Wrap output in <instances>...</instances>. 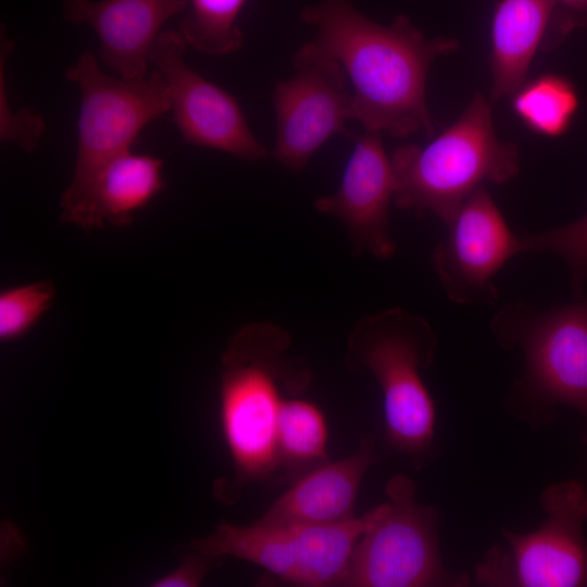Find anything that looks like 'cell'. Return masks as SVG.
Returning <instances> with one entry per match:
<instances>
[{
  "label": "cell",
  "instance_id": "cell-20",
  "mask_svg": "<svg viewBox=\"0 0 587 587\" xmlns=\"http://www.w3.org/2000/svg\"><path fill=\"white\" fill-rule=\"evenodd\" d=\"M177 32L187 47L212 57L239 50L243 34L238 25L247 0H187Z\"/></svg>",
  "mask_w": 587,
  "mask_h": 587
},
{
  "label": "cell",
  "instance_id": "cell-24",
  "mask_svg": "<svg viewBox=\"0 0 587 587\" xmlns=\"http://www.w3.org/2000/svg\"><path fill=\"white\" fill-rule=\"evenodd\" d=\"M224 558L203 554L189 548L182 563L151 584L153 587H198Z\"/></svg>",
  "mask_w": 587,
  "mask_h": 587
},
{
  "label": "cell",
  "instance_id": "cell-3",
  "mask_svg": "<svg viewBox=\"0 0 587 587\" xmlns=\"http://www.w3.org/2000/svg\"><path fill=\"white\" fill-rule=\"evenodd\" d=\"M437 347L429 322L400 308L360 319L347 340L345 366L370 371L380 387L387 449L415 471L439 455L435 401L421 377Z\"/></svg>",
  "mask_w": 587,
  "mask_h": 587
},
{
  "label": "cell",
  "instance_id": "cell-12",
  "mask_svg": "<svg viewBox=\"0 0 587 587\" xmlns=\"http://www.w3.org/2000/svg\"><path fill=\"white\" fill-rule=\"evenodd\" d=\"M448 228L433 252V267L447 298L461 305L496 303L500 291L492 279L511 258L524 253L521 236L509 228L483 185Z\"/></svg>",
  "mask_w": 587,
  "mask_h": 587
},
{
  "label": "cell",
  "instance_id": "cell-4",
  "mask_svg": "<svg viewBox=\"0 0 587 587\" xmlns=\"http://www.w3.org/2000/svg\"><path fill=\"white\" fill-rule=\"evenodd\" d=\"M550 308L524 300L505 303L490 332L504 350L519 349L523 374L511 389L508 408L533 428L548 425L558 405L579 412L587 437V297Z\"/></svg>",
  "mask_w": 587,
  "mask_h": 587
},
{
  "label": "cell",
  "instance_id": "cell-11",
  "mask_svg": "<svg viewBox=\"0 0 587 587\" xmlns=\"http://www.w3.org/2000/svg\"><path fill=\"white\" fill-rule=\"evenodd\" d=\"M187 45L177 30H162L149 62L167 85L172 121L184 143L214 149L254 162L268 151L254 136L237 100L193 71L185 61Z\"/></svg>",
  "mask_w": 587,
  "mask_h": 587
},
{
  "label": "cell",
  "instance_id": "cell-17",
  "mask_svg": "<svg viewBox=\"0 0 587 587\" xmlns=\"http://www.w3.org/2000/svg\"><path fill=\"white\" fill-rule=\"evenodd\" d=\"M554 0H501L491 23L492 100L512 96L526 80L534 55L554 25Z\"/></svg>",
  "mask_w": 587,
  "mask_h": 587
},
{
  "label": "cell",
  "instance_id": "cell-16",
  "mask_svg": "<svg viewBox=\"0 0 587 587\" xmlns=\"http://www.w3.org/2000/svg\"><path fill=\"white\" fill-rule=\"evenodd\" d=\"M164 188L163 160L130 150L103 165L82 197L61 209L60 217L85 233L105 225L126 227Z\"/></svg>",
  "mask_w": 587,
  "mask_h": 587
},
{
  "label": "cell",
  "instance_id": "cell-9",
  "mask_svg": "<svg viewBox=\"0 0 587 587\" xmlns=\"http://www.w3.org/2000/svg\"><path fill=\"white\" fill-rule=\"evenodd\" d=\"M541 525L517 534L503 528L475 567L484 587H587V487L570 478L547 486L539 498Z\"/></svg>",
  "mask_w": 587,
  "mask_h": 587
},
{
  "label": "cell",
  "instance_id": "cell-1",
  "mask_svg": "<svg viewBox=\"0 0 587 587\" xmlns=\"http://www.w3.org/2000/svg\"><path fill=\"white\" fill-rule=\"evenodd\" d=\"M316 35L312 49L340 63L351 84L353 120L364 130L394 137L435 134L425 97L432 62L458 48L451 38L427 39L405 15L380 25L349 0H322L301 12Z\"/></svg>",
  "mask_w": 587,
  "mask_h": 587
},
{
  "label": "cell",
  "instance_id": "cell-7",
  "mask_svg": "<svg viewBox=\"0 0 587 587\" xmlns=\"http://www.w3.org/2000/svg\"><path fill=\"white\" fill-rule=\"evenodd\" d=\"M65 77L77 85L80 107L73 176L60 209L78 200L110 160L130 151L149 123L171 112L167 85L157 70L138 80L109 76L85 50Z\"/></svg>",
  "mask_w": 587,
  "mask_h": 587
},
{
  "label": "cell",
  "instance_id": "cell-26",
  "mask_svg": "<svg viewBox=\"0 0 587 587\" xmlns=\"http://www.w3.org/2000/svg\"><path fill=\"white\" fill-rule=\"evenodd\" d=\"M583 440H584V442H586V444H587V437H586V438H584Z\"/></svg>",
  "mask_w": 587,
  "mask_h": 587
},
{
  "label": "cell",
  "instance_id": "cell-22",
  "mask_svg": "<svg viewBox=\"0 0 587 587\" xmlns=\"http://www.w3.org/2000/svg\"><path fill=\"white\" fill-rule=\"evenodd\" d=\"M55 296V285L50 280H38L2 290L1 342H11L24 337L52 307Z\"/></svg>",
  "mask_w": 587,
  "mask_h": 587
},
{
  "label": "cell",
  "instance_id": "cell-23",
  "mask_svg": "<svg viewBox=\"0 0 587 587\" xmlns=\"http://www.w3.org/2000/svg\"><path fill=\"white\" fill-rule=\"evenodd\" d=\"M0 34V140L33 152L46 132L47 124L42 115L33 108L12 110L5 68L8 57L14 49V41L7 36L3 25Z\"/></svg>",
  "mask_w": 587,
  "mask_h": 587
},
{
  "label": "cell",
  "instance_id": "cell-6",
  "mask_svg": "<svg viewBox=\"0 0 587 587\" xmlns=\"http://www.w3.org/2000/svg\"><path fill=\"white\" fill-rule=\"evenodd\" d=\"M387 501L359 538L342 587H467L465 573L449 572L440 554L434 505L420 502L414 480L391 476Z\"/></svg>",
  "mask_w": 587,
  "mask_h": 587
},
{
  "label": "cell",
  "instance_id": "cell-18",
  "mask_svg": "<svg viewBox=\"0 0 587 587\" xmlns=\"http://www.w3.org/2000/svg\"><path fill=\"white\" fill-rule=\"evenodd\" d=\"M299 396L285 399L277 421L276 449L283 484H291L329 460L326 416L316 403Z\"/></svg>",
  "mask_w": 587,
  "mask_h": 587
},
{
  "label": "cell",
  "instance_id": "cell-21",
  "mask_svg": "<svg viewBox=\"0 0 587 587\" xmlns=\"http://www.w3.org/2000/svg\"><path fill=\"white\" fill-rule=\"evenodd\" d=\"M521 239L524 252H549L562 259L572 292L576 298L583 297L587 282V214L566 225L523 235Z\"/></svg>",
  "mask_w": 587,
  "mask_h": 587
},
{
  "label": "cell",
  "instance_id": "cell-5",
  "mask_svg": "<svg viewBox=\"0 0 587 587\" xmlns=\"http://www.w3.org/2000/svg\"><path fill=\"white\" fill-rule=\"evenodd\" d=\"M390 160L395 204L417 215L430 212L447 226L484 180L503 184L520 171L517 147L498 139L491 108L480 93L429 143L401 146Z\"/></svg>",
  "mask_w": 587,
  "mask_h": 587
},
{
  "label": "cell",
  "instance_id": "cell-14",
  "mask_svg": "<svg viewBox=\"0 0 587 587\" xmlns=\"http://www.w3.org/2000/svg\"><path fill=\"white\" fill-rule=\"evenodd\" d=\"M187 0H62L64 20L90 25L100 42L99 59L118 77L149 75V55L162 26L185 12Z\"/></svg>",
  "mask_w": 587,
  "mask_h": 587
},
{
  "label": "cell",
  "instance_id": "cell-19",
  "mask_svg": "<svg viewBox=\"0 0 587 587\" xmlns=\"http://www.w3.org/2000/svg\"><path fill=\"white\" fill-rule=\"evenodd\" d=\"M512 96V107L520 120L530 130L546 137L563 135L578 108L574 85L557 74L526 80Z\"/></svg>",
  "mask_w": 587,
  "mask_h": 587
},
{
  "label": "cell",
  "instance_id": "cell-8",
  "mask_svg": "<svg viewBox=\"0 0 587 587\" xmlns=\"http://www.w3.org/2000/svg\"><path fill=\"white\" fill-rule=\"evenodd\" d=\"M383 503L360 516L332 525H250L221 522L189 548L203 554L247 561L285 585L342 587L354 547L380 513Z\"/></svg>",
  "mask_w": 587,
  "mask_h": 587
},
{
  "label": "cell",
  "instance_id": "cell-25",
  "mask_svg": "<svg viewBox=\"0 0 587 587\" xmlns=\"http://www.w3.org/2000/svg\"><path fill=\"white\" fill-rule=\"evenodd\" d=\"M557 4V12L562 9L567 12L587 14V0H554Z\"/></svg>",
  "mask_w": 587,
  "mask_h": 587
},
{
  "label": "cell",
  "instance_id": "cell-13",
  "mask_svg": "<svg viewBox=\"0 0 587 587\" xmlns=\"http://www.w3.org/2000/svg\"><path fill=\"white\" fill-rule=\"evenodd\" d=\"M395 189V174L382 133L365 130L355 139L337 191L317 198L314 207L344 224L355 255L369 253L387 260L397 251L389 221Z\"/></svg>",
  "mask_w": 587,
  "mask_h": 587
},
{
  "label": "cell",
  "instance_id": "cell-15",
  "mask_svg": "<svg viewBox=\"0 0 587 587\" xmlns=\"http://www.w3.org/2000/svg\"><path fill=\"white\" fill-rule=\"evenodd\" d=\"M380 459L375 438L364 435L351 455L328 460L296 478L257 522L332 525L353 519L363 477Z\"/></svg>",
  "mask_w": 587,
  "mask_h": 587
},
{
  "label": "cell",
  "instance_id": "cell-2",
  "mask_svg": "<svg viewBox=\"0 0 587 587\" xmlns=\"http://www.w3.org/2000/svg\"><path fill=\"white\" fill-rule=\"evenodd\" d=\"M292 340L266 321L240 327L221 355L220 422L232 460L228 475L212 486L213 497L234 504L252 483L283 485L276 449L279 412L289 395H302L312 373L288 351Z\"/></svg>",
  "mask_w": 587,
  "mask_h": 587
},
{
  "label": "cell",
  "instance_id": "cell-10",
  "mask_svg": "<svg viewBox=\"0 0 587 587\" xmlns=\"http://www.w3.org/2000/svg\"><path fill=\"white\" fill-rule=\"evenodd\" d=\"M292 64L295 75L277 82L273 92L276 139L272 157L298 173L330 137L349 135L346 124L353 111L349 80L338 61L304 42Z\"/></svg>",
  "mask_w": 587,
  "mask_h": 587
}]
</instances>
